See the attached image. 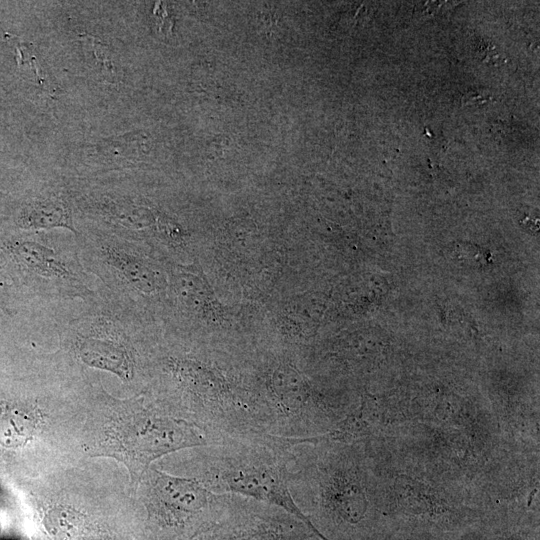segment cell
Returning a JSON list of instances; mask_svg holds the SVG:
<instances>
[{"label":"cell","instance_id":"obj_6","mask_svg":"<svg viewBox=\"0 0 540 540\" xmlns=\"http://www.w3.org/2000/svg\"><path fill=\"white\" fill-rule=\"evenodd\" d=\"M24 229H51L64 227L74 231L68 206L59 199L49 198L26 205L17 217Z\"/></svg>","mask_w":540,"mask_h":540},{"label":"cell","instance_id":"obj_14","mask_svg":"<svg viewBox=\"0 0 540 540\" xmlns=\"http://www.w3.org/2000/svg\"><path fill=\"white\" fill-rule=\"evenodd\" d=\"M408 540H435V539L424 537V538H409Z\"/></svg>","mask_w":540,"mask_h":540},{"label":"cell","instance_id":"obj_5","mask_svg":"<svg viewBox=\"0 0 540 540\" xmlns=\"http://www.w3.org/2000/svg\"><path fill=\"white\" fill-rule=\"evenodd\" d=\"M79 354L86 364L110 371L122 380H130L133 376L131 355L120 343L88 338L80 344Z\"/></svg>","mask_w":540,"mask_h":540},{"label":"cell","instance_id":"obj_10","mask_svg":"<svg viewBox=\"0 0 540 540\" xmlns=\"http://www.w3.org/2000/svg\"><path fill=\"white\" fill-rule=\"evenodd\" d=\"M480 540H538V538L537 532L530 526L508 524L484 533L483 538Z\"/></svg>","mask_w":540,"mask_h":540},{"label":"cell","instance_id":"obj_8","mask_svg":"<svg viewBox=\"0 0 540 540\" xmlns=\"http://www.w3.org/2000/svg\"><path fill=\"white\" fill-rule=\"evenodd\" d=\"M110 262L118 268L125 279L135 288L150 292L155 288L152 272L140 261L117 250H110L108 253Z\"/></svg>","mask_w":540,"mask_h":540},{"label":"cell","instance_id":"obj_11","mask_svg":"<svg viewBox=\"0 0 540 540\" xmlns=\"http://www.w3.org/2000/svg\"><path fill=\"white\" fill-rule=\"evenodd\" d=\"M82 42L86 53L89 54L90 58H92L93 64L98 66V69L103 74L113 75L115 67L103 45L97 42L94 38L87 39L86 37H83Z\"/></svg>","mask_w":540,"mask_h":540},{"label":"cell","instance_id":"obj_2","mask_svg":"<svg viewBox=\"0 0 540 540\" xmlns=\"http://www.w3.org/2000/svg\"><path fill=\"white\" fill-rule=\"evenodd\" d=\"M283 440L236 436L215 444L200 480L212 492L244 495L285 511L329 540L296 505L289 490Z\"/></svg>","mask_w":540,"mask_h":540},{"label":"cell","instance_id":"obj_7","mask_svg":"<svg viewBox=\"0 0 540 540\" xmlns=\"http://www.w3.org/2000/svg\"><path fill=\"white\" fill-rule=\"evenodd\" d=\"M15 259L25 267L48 277L67 276V270L56 259L54 252L36 242H17L11 246Z\"/></svg>","mask_w":540,"mask_h":540},{"label":"cell","instance_id":"obj_3","mask_svg":"<svg viewBox=\"0 0 540 540\" xmlns=\"http://www.w3.org/2000/svg\"><path fill=\"white\" fill-rule=\"evenodd\" d=\"M140 484L152 509L169 523H193L209 532L223 517L228 502L195 478H182L149 468Z\"/></svg>","mask_w":540,"mask_h":540},{"label":"cell","instance_id":"obj_9","mask_svg":"<svg viewBox=\"0 0 540 540\" xmlns=\"http://www.w3.org/2000/svg\"><path fill=\"white\" fill-rule=\"evenodd\" d=\"M31 421L23 411L10 408L0 416V444L13 448L26 442L31 433Z\"/></svg>","mask_w":540,"mask_h":540},{"label":"cell","instance_id":"obj_1","mask_svg":"<svg viewBox=\"0 0 540 540\" xmlns=\"http://www.w3.org/2000/svg\"><path fill=\"white\" fill-rule=\"evenodd\" d=\"M86 451L123 463L136 489L156 459L207 445L204 430L186 419L146 408L140 400H107L90 420Z\"/></svg>","mask_w":540,"mask_h":540},{"label":"cell","instance_id":"obj_13","mask_svg":"<svg viewBox=\"0 0 540 540\" xmlns=\"http://www.w3.org/2000/svg\"><path fill=\"white\" fill-rule=\"evenodd\" d=\"M443 3L444 2L439 1L426 2L422 12L423 14L434 15L438 12V9L444 5Z\"/></svg>","mask_w":540,"mask_h":540},{"label":"cell","instance_id":"obj_4","mask_svg":"<svg viewBox=\"0 0 540 540\" xmlns=\"http://www.w3.org/2000/svg\"><path fill=\"white\" fill-rule=\"evenodd\" d=\"M317 537L305 523L283 512L229 510L209 533V540H307Z\"/></svg>","mask_w":540,"mask_h":540},{"label":"cell","instance_id":"obj_12","mask_svg":"<svg viewBox=\"0 0 540 540\" xmlns=\"http://www.w3.org/2000/svg\"><path fill=\"white\" fill-rule=\"evenodd\" d=\"M489 99H490V97H489L488 93L469 92L463 97L462 104L463 105L482 104L484 102L489 101Z\"/></svg>","mask_w":540,"mask_h":540}]
</instances>
